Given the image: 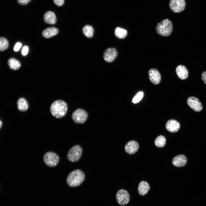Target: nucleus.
<instances>
[{
  "mask_svg": "<svg viewBox=\"0 0 206 206\" xmlns=\"http://www.w3.org/2000/svg\"><path fill=\"white\" fill-rule=\"evenodd\" d=\"M31 0H17L19 4L22 5H25L29 2Z\"/></svg>",
  "mask_w": 206,
  "mask_h": 206,
  "instance_id": "obj_27",
  "label": "nucleus"
},
{
  "mask_svg": "<svg viewBox=\"0 0 206 206\" xmlns=\"http://www.w3.org/2000/svg\"><path fill=\"white\" fill-rule=\"evenodd\" d=\"M82 32L85 36L88 38H90L93 35L94 29L92 26L87 25L83 27Z\"/></svg>",
  "mask_w": 206,
  "mask_h": 206,
  "instance_id": "obj_22",
  "label": "nucleus"
},
{
  "mask_svg": "<svg viewBox=\"0 0 206 206\" xmlns=\"http://www.w3.org/2000/svg\"><path fill=\"white\" fill-rule=\"evenodd\" d=\"M17 108L21 112H25L27 110L29 107V104L27 101L24 98H19L17 102Z\"/></svg>",
  "mask_w": 206,
  "mask_h": 206,
  "instance_id": "obj_19",
  "label": "nucleus"
},
{
  "mask_svg": "<svg viewBox=\"0 0 206 206\" xmlns=\"http://www.w3.org/2000/svg\"><path fill=\"white\" fill-rule=\"evenodd\" d=\"M2 125V122L1 120L0 121V129L1 128Z\"/></svg>",
  "mask_w": 206,
  "mask_h": 206,
  "instance_id": "obj_31",
  "label": "nucleus"
},
{
  "mask_svg": "<svg viewBox=\"0 0 206 206\" xmlns=\"http://www.w3.org/2000/svg\"><path fill=\"white\" fill-rule=\"evenodd\" d=\"M114 32L115 35L120 39L124 38L127 34V32L126 30L118 27L116 28Z\"/></svg>",
  "mask_w": 206,
  "mask_h": 206,
  "instance_id": "obj_21",
  "label": "nucleus"
},
{
  "mask_svg": "<svg viewBox=\"0 0 206 206\" xmlns=\"http://www.w3.org/2000/svg\"><path fill=\"white\" fill-rule=\"evenodd\" d=\"M43 19L45 23L50 24H54L56 21V18L55 13L51 11H47L45 13Z\"/></svg>",
  "mask_w": 206,
  "mask_h": 206,
  "instance_id": "obj_16",
  "label": "nucleus"
},
{
  "mask_svg": "<svg viewBox=\"0 0 206 206\" xmlns=\"http://www.w3.org/2000/svg\"><path fill=\"white\" fill-rule=\"evenodd\" d=\"M180 124L179 122L173 119L169 120L165 125L167 130L172 133L177 132L180 128Z\"/></svg>",
  "mask_w": 206,
  "mask_h": 206,
  "instance_id": "obj_13",
  "label": "nucleus"
},
{
  "mask_svg": "<svg viewBox=\"0 0 206 206\" xmlns=\"http://www.w3.org/2000/svg\"><path fill=\"white\" fill-rule=\"evenodd\" d=\"M139 147V145L136 141L134 140H131L126 144L124 147V149L126 153L131 154L137 152Z\"/></svg>",
  "mask_w": 206,
  "mask_h": 206,
  "instance_id": "obj_12",
  "label": "nucleus"
},
{
  "mask_svg": "<svg viewBox=\"0 0 206 206\" xmlns=\"http://www.w3.org/2000/svg\"><path fill=\"white\" fill-rule=\"evenodd\" d=\"M82 151V149L80 145H77L73 146L68 153V159L72 162L78 161L81 157Z\"/></svg>",
  "mask_w": 206,
  "mask_h": 206,
  "instance_id": "obj_5",
  "label": "nucleus"
},
{
  "mask_svg": "<svg viewBox=\"0 0 206 206\" xmlns=\"http://www.w3.org/2000/svg\"><path fill=\"white\" fill-rule=\"evenodd\" d=\"M188 106L194 111L199 112L203 109L202 104L199 100L194 96L189 97L187 100Z\"/></svg>",
  "mask_w": 206,
  "mask_h": 206,
  "instance_id": "obj_9",
  "label": "nucleus"
},
{
  "mask_svg": "<svg viewBox=\"0 0 206 206\" xmlns=\"http://www.w3.org/2000/svg\"><path fill=\"white\" fill-rule=\"evenodd\" d=\"M201 78L203 81L206 85V71H204L202 73Z\"/></svg>",
  "mask_w": 206,
  "mask_h": 206,
  "instance_id": "obj_30",
  "label": "nucleus"
},
{
  "mask_svg": "<svg viewBox=\"0 0 206 206\" xmlns=\"http://www.w3.org/2000/svg\"><path fill=\"white\" fill-rule=\"evenodd\" d=\"M166 142V139L165 137L162 135H159L155 139L154 144L157 147L161 148L165 146Z\"/></svg>",
  "mask_w": 206,
  "mask_h": 206,
  "instance_id": "obj_23",
  "label": "nucleus"
},
{
  "mask_svg": "<svg viewBox=\"0 0 206 206\" xmlns=\"http://www.w3.org/2000/svg\"><path fill=\"white\" fill-rule=\"evenodd\" d=\"M117 201L120 205H123L127 204L130 200V196L128 192L124 189L119 190L116 195Z\"/></svg>",
  "mask_w": 206,
  "mask_h": 206,
  "instance_id": "obj_8",
  "label": "nucleus"
},
{
  "mask_svg": "<svg viewBox=\"0 0 206 206\" xmlns=\"http://www.w3.org/2000/svg\"><path fill=\"white\" fill-rule=\"evenodd\" d=\"M176 74L180 79L182 80H185L188 76V72L187 68L182 65L178 66L176 69Z\"/></svg>",
  "mask_w": 206,
  "mask_h": 206,
  "instance_id": "obj_15",
  "label": "nucleus"
},
{
  "mask_svg": "<svg viewBox=\"0 0 206 206\" xmlns=\"http://www.w3.org/2000/svg\"><path fill=\"white\" fill-rule=\"evenodd\" d=\"M44 163L47 166L53 167L56 166L59 161V157L56 153L52 151L46 152L43 156Z\"/></svg>",
  "mask_w": 206,
  "mask_h": 206,
  "instance_id": "obj_4",
  "label": "nucleus"
},
{
  "mask_svg": "<svg viewBox=\"0 0 206 206\" xmlns=\"http://www.w3.org/2000/svg\"><path fill=\"white\" fill-rule=\"evenodd\" d=\"M169 5L170 9L173 12L179 13L184 10L186 3L185 0H170Z\"/></svg>",
  "mask_w": 206,
  "mask_h": 206,
  "instance_id": "obj_7",
  "label": "nucleus"
},
{
  "mask_svg": "<svg viewBox=\"0 0 206 206\" xmlns=\"http://www.w3.org/2000/svg\"><path fill=\"white\" fill-rule=\"evenodd\" d=\"M150 189L148 183L146 181H141L138 185V190L139 194L142 196L146 194Z\"/></svg>",
  "mask_w": 206,
  "mask_h": 206,
  "instance_id": "obj_18",
  "label": "nucleus"
},
{
  "mask_svg": "<svg viewBox=\"0 0 206 206\" xmlns=\"http://www.w3.org/2000/svg\"><path fill=\"white\" fill-rule=\"evenodd\" d=\"M173 29V24L171 21L168 19H164L159 23L156 27L157 33L163 36L170 35L172 32Z\"/></svg>",
  "mask_w": 206,
  "mask_h": 206,
  "instance_id": "obj_3",
  "label": "nucleus"
},
{
  "mask_svg": "<svg viewBox=\"0 0 206 206\" xmlns=\"http://www.w3.org/2000/svg\"><path fill=\"white\" fill-rule=\"evenodd\" d=\"M58 32V30L56 28L49 27L45 29L43 31L42 35L45 38H49L57 35Z\"/></svg>",
  "mask_w": 206,
  "mask_h": 206,
  "instance_id": "obj_17",
  "label": "nucleus"
},
{
  "mask_svg": "<svg viewBox=\"0 0 206 206\" xmlns=\"http://www.w3.org/2000/svg\"><path fill=\"white\" fill-rule=\"evenodd\" d=\"M28 52V47L27 46H24L22 50L21 53L23 56L26 55Z\"/></svg>",
  "mask_w": 206,
  "mask_h": 206,
  "instance_id": "obj_29",
  "label": "nucleus"
},
{
  "mask_svg": "<svg viewBox=\"0 0 206 206\" xmlns=\"http://www.w3.org/2000/svg\"><path fill=\"white\" fill-rule=\"evenodd\" d=\"M118 55L117 50L114 48H109L104 52L103 55L104 60L107 62H112L116 59Z\"/></svg>",
  "mask_w": 206,
  "mask_h": 206,
  "instance_id": "obj_10",
  "label": "nucleus"
},
{
  "mask_svg": "<svg viewBox=\"0 0 206 206\" xmlns=\"http://www.w3.org/2000/svg\"><path fill=\"white\" fill-rule=\"evenodd\" d=\"M88 114L84 110L78 109L74 111L72 115V118L76 123L83 124L87 120Z\"/></svg>",
  "mask_w": 206,
  "mask_h": 206,
  "instance_id": "obj_6",
  "label": "nucleus"
},
{
  "mask_svg": "<svg viewBox=\"0 0 206 206\" xmlns=\"http://www.w3.org/2000/svg\"><path fill=\"white\" fill-rule=\"evenodd\" d=\"M8 64L10 68L13 70H18L21 65L19 61L13 58L9 59L8 61Z\"/></svg>",
  "mask_w": 206,
  "mask_h": 206,
  "instance_id": "obj_20",
  "label": "nucleus"
},
{
  "mask_svg": "<svg viewBox=\"0 0 206 206\" xmlns=\"http://www.w3.org/2000/svg\"><path fill=\"white\" fill-rule=\"evenodd\" d=\"M22 46V44L19 42H17L14 47V50L15 52L18 51Z\"/></svg>",
  "mask_w": 206,
  "mask_h": 206,
  "instance_id": "obj_28",
  "label": "nucleus"
},
{
  "mask_svg": "<svg viewBox=\"0 0 206 206\" xmlns=\"http://www.w3.org/2000/svg\"><path fill=\"white\" fill-rule=\"evenodd\" d=\"M68 110V105L64 101L57 100L54 101L51 104L50 111L51 114L57 118L64 116Z\"/></svg>",
  "mask_w": 206,
  "mask_h": 206,
  "instance_id": "obj_1",
  "label": "nucleus"
},
{
  "mask_svg": "<svg viewBox=\"0 0 206 206\" xmlns=\"http://www.w3.org/2000/svg\"><path fill=\"white\" fill-rule=\"evenodd\" d=\"M85 179V175L81 170H75L68 175L66 179L68 185L71 187H74L80 185Z\"/></svg>",
  "mask_w": 206,
  "mask_h": 206,
  "instance_id": "obj_2",
  "label": "nucleus"
},
{
  "mask_svg": "<svg viewBox=\"0 0 206 206\" xmlns=\"http://www.w3.org/2000/svg\"><path fill=\"white\" fill-rule=\"evenodd\" d=\"M187 162V159L185 156L179 155L173 158L172 163L174 166L177 167H181L185 166Z\"/></svg>",
  "mask_w": 206,
  "mask_h": 206,
  "instance_id": "obj_14",
  "label": "nucleus"
},
{
  "mask_svg": "<svg viewBox=\"0 0 206 206\" xmlns=\"http://www.w3.org/2000/svg\"><path fill=\"white\" fill-rule=\"evenodd\" d=\"M9 47V42L5 38L1 37L0 38V50L4 51L7 49Z\"/></svg>",
  "mask_w": 206,
  "mask_h": 206,
  "instance_id": "obj_24",
  "label": "nucleus"
},
{
  "mask_svg": "<svg viewBox=\"0 0 206 206\" xmlns=\"http://www.w3.org/2000/svg\"><path fill=\"white\" fill-rule=\"evenodd\" d=\"M143 96V93L142 92H138L133 98L132 102L134 104L139 102L142 99Z\"/></svg>",
  "mask_w": 206,
  "mask_h": 206,
  "instance_id": "obj_25",
  "label": "nucleus"
},
{
  "mask_svg": "<svg viewBox=\"0 0 206 206\" xmlns=\"http://www.w3.org/2000/svg\"><path fill=\"white\" fill-rule=\"evenodd\" d=\"M149 79L152 83L154 84H157L161 80V76L159 71L156 69L151 68L148 71Z\"/></svg>",
  "mask_w": 206,
  "mask_h": 206,
  "instance_id": "obj_11",
  "label": "nucleus"
},
{
  "mask_svg": "<svg viewBox=\"0 0 206 206\" xmlns=\"http://www.w3.org/2000/svg\"><path fill=\"white\" fill-rule=\"evenodd\" d=\"M54 4L58 6H61L64 2V0H53Z\"/></svg>",
  "mask_w": 206,
  "mask_h": 206,
  "instance_id": "obj_26",
  "label": "nucleus"
}]
</instances>
